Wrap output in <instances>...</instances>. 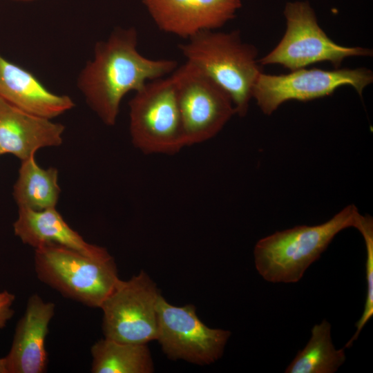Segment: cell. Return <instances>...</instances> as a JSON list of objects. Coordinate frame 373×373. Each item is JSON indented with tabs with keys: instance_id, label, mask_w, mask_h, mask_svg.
Here are the masks:
<instances>
[{
	"instance_id": "obj_1",
	"label": "cell",
	"mask_w": 373,
	"mask_h": 373,
	"mask_svg": "<svg viewBox=\"0 0 373 373\" xmlns=\"http://www.w3.org/2000/svg\"><path fill=\"white\" fill-rule=\"evenodd\" d=\"M137 44L134 27H117L106 39L95 44L93 58L78 75L77 86L86 103L107 126L115 124L126 94L171 74L178 67L172 59L143 56Z\"/></svg>"
},
{
	"instance_id": "obj_2",
	"label": "cell",
	"mask_w": 373,
	"mask_h": 373,
	"mask_svg": "<svg viewBox=\"0 0 373 373\" xmlns=\"http://www.w3.org/2000/svg\"><path fill=\"white\" fill-rule=\"evenodd\" d=\"M361 216L349 204L322 224L296 226L261 238L254 249L258 272L271 283L299 281L340 231L356 228Z\"/></svg>"
},
{
	"instance_id": "obj_3",
	"label": "cell",
	"mask_w": 373,
	"mask_h": 373,
	"mask_svg": "<svg viewBox=\"0 0 373 373\" xmlns=\"http://www.w3.org/2000/svg\"><path fill=\"white\" fill-rule=\"evenodd\" d=\"M179 45L190 63L217 84L230 97L236 114L247 115L252 90L261 73L258 50L242 41L239 30H203Z\"/></svg>"
},
{
	"instance_id": "obj_4",
	"label": "cell",
	"mask_w": 373,
	"mask_h": 373,
	"mask_svg": "<svg viewBox=\"0 0 373 373\" xmlns=\"http://www.w3.org/2000/svg\"><path fill=\"white\" fill-rule=\"evenodd\" d=\"M38 278L64 296L99 307L119 280L111 256L95 258L54 243L35 249Z\"/></svg>"
},
{
	"instance_id": "obj_5",
	"label": "cell",
	"mask_w": 373,
	"mask_h": 373,
	"mask_svg": "<svg viewBox=\"0 0 373 373\" xmlns=\"http://www.w3.org/2000/svg\"><path fill=\"white\" fill-rule=\"evenodd\" d=\"M283 14L285 32L277 46L258 59L261 66L278 64L290 71L321 61L339 68L350 57H372V50L337 44L319 26L316 13L307 1H289Z\"/></svg>"
},
{
	"instance_id": "obj_6",
	"label": "cell",
	"mask_w": 373,
	"mask_h": 373,
	"mask_svg": "<svg viewBox=\"0 0 373 373\" xmlns=\"http://www.w3.org/2000/svg\"><path fill=\"white\" fill-rule=\"evenodd\" d=\"M133 146L145 154L173 155L186 146L171 76L147 82L128 102Z\"/></svg>"
},
{
	"instance_id": "obj_7",
	"label": "cell",
	"mask_w": 373,
	"mask_h": 373,
	"mask_svg": "<svg viewBox=\"0 0 373 373\" xmlns=\"http://www.w3.org/2000/svg\"><path fill=\"white\" fill-rule=\"evenodd\" d=\"M171 75L185 146L213 138L236 115L229 95L190 63L186 61Z\"/></svg>"
},
{
	"instance_id": "obj_8",
	"label": "cell",
	"mask_w": 373,
	"mask_h": 373,
	"mask_svg": "<svg viewBox=\"0 0 373 373\" xmlns=\"http://www.w3.org/2000/svg\"><path fill=\"white\" fill-rule=\"evenodd\" d=\"M160 294L144 271L128 280L119 279L99 307L104 338L137 344L156 340L157 303Z\"/></svg>"
},
{
	"instance_id": "obj_9",
	"label": "cell",
	"mask_w": 373,
	"mask_h": 373,
	"mask_svg": "<svg viewBox=\"0 0 373 373\" xmlns=\"http://www.w3.org/2000/svg\"><path fill=\"white\" fill-rule=\"evenodd\" d=\"M372 82V71L366 68L332 70L303 68L281 75L261 73L254 86L252 98L265 115H270L287 101L305 102L326 97L344 86H352L362 97L363 90Z\"/></svg>"
},
{
	"instance_id": "obj_10",
	"label": "cell",
	"mask_w": 373,
	"mask_h": 373,
	"mask_svg": "<svg viewBox=\"0 0 373 373\" xmlns=\"http://www.w3.org/2000/svg\"><path fill=\"white\" fill-rule=\"evenodd\" d=\"M157 312L156 340L169 358L209 365L222 356L230 331L207 327L196 315L194 305L173 306L160 294Z\"/></svg>"
},
{
	"instance_id": "obj_11",
	"label": "cell",
	"mask_w": 373,
	"mask_h": 373,
	"mask_svg": "<svg viewBox=\"0 0 373 373\" xmlns=\"http://www.w3.org/2000/svg\"><path fill=\"white\" fill-rule=\"evenodd\" d=\"M161 31L188 39L203 30H217L232 20L242 0H142Z\"/></svg>"
},
{
	"instance_id": "obj_12",
	"label": "cell",
	"mask_w": 373,
	"mask_h": 373,
	"mask_svg": "<svg viewBox=\"0 0 373 373\" xmlns=\"http://www.w3.org/2000/svg\"><path fill=\"white\" fill-rule=\"evenodd\" d=\"M53 303L38 294L28 298L23 315L19 320L10 350L5 357L8 373H42L46 370L45 347L50 322L55 314Z\"/></svg>"
},
{
	"instance_id": "obj_13",
	"label": "cell",
	"mask_w": 373,
	"mask_h": 373,
	"mask_svg": "<svg viewBox=\"0 0 373 373\" xmlns=\"http://www.w3.org/2000/svg\"><path fill=\"white\" fill-rule=\"evenodd\" d=\"M64 130L62 124L26 112L0 97V155L11 154L24 160L40 149L61 145Z\"/></svg>"
},
{
	"instance_id": "obj_14",
	"label": "cell",
	"mask_w": 373,
	"mask_h": 373,
	"mask_svg": "<svg viewBox=\"0 0 373 373\" xmlns=\"http://www.w3.org/2000/svg\"><path fill=\"white\" fill-rule=\"evenodd\" d=\"M0 97L26 112L53 119L70 111V96L48 90L31 72L0 54Z\"/></svg>"
},
{
	"instance_id": "obj_15",
	"label": "cell",
	"mask_w": 373,
	"mask_h": 373,
	"mask_svg": "<svg viewBox=\"0 0 373 373\" xmlns=\"http://www.w3.org/2000/svg\"><path fill=\"white\" fill-rule=\"evenodd\" d=\"M13 230L15 235L23 244L35 249L54 243L91 257L111 256L106 249L86 242L66 223L56 208L41 211L18 208V216L13 224Z\"/></svg>"
},
{
	"instance_id": "obj_16",
	"label": "cell",
	"mask_w": 373,
	"mask_h": 373,
	"mask_svg": "<svg viewBox=\"0 0 373 373\" xmlns=\"http://www.w3.org/2000/svg\"><path fill=\"white\" fill-rule=\"evenodd\" d=\"M60 193L56 168L40 167L35 156L21 161L12 191L18 208L34 211L55 208Z\"/></svg>"
},
{
	"instance_id": "obj_17",
	"label": "cell",
	"mask_w": 373,
	"mask_h": 373,
	"mask_svg": "<svg viewBox=\"0 0 373 373\" xmlns=\"http://www.w3.org/2000/svg\"><path fill=\"white\" fill-rule=\"evenodd\" d=\"M93 373H151L153 362L147 344L122 343L104 338L90 349Z\"/></svg>"
},
{
	"instance_id": "obj_18",
	"label": "cell",
	"mask_w": 373,
	"mask_h": 373,
	"mask_svg": "<svg viewBox=\"0 0 373 373\" xmlns=\"http://www.w3.org/2000/svg\"><path fill=\"white\" fill-rule=\"evenodd\" d=\"M345 347L336 349L327 320L314 325L305 347L299 350L285 370L286 373H334L345 361Z\"/></svg>"
},
{
	"instance_id": "obj_19",
	"label": "cell",
	"mask_w": 373,
	"mask_h": 373,
	"mask_svg": "<svg viewBox=\"0 0 373 373\" xmlns=\"http://www.w3.org/2000/svg\"><path fill=\"white\" fill-rule=\"evenodd\" d=\"M363 237L366 248L365 274L367 293L364 310L356 323V330L347 342L345 348L350 347L361 330L373 316V220L370 215L361 216L356 228Z\"/></svg>"
},
{
	"instance_id": "obj_20",
	"label": "cell",
	"mask_w": 373,
	"mask_h": 373,
	"mask_svg": "<svg viewBox=\"0 0 373 373\" xmlns=\"http://www.w3.org/2000/svg\"><path fill=\"white\" fill-rule=\"evenodd\" d=\"M15 300V296L13 294L6 290L0 292V332L14 316L12 305Z\"/></svg>"
},
{
	"instance_id": "obj_21",
	"label": "cell",
	"mask_w": 373,
	"mask_h": 373,
	"mask_svg": "<svg viewBox=\"0 0 373 373\" xmlns=\"http://www.w3.org/2000/svg\"><path fill=\"white\" fill-rule=\"evenodd\" d=\"M0 373H8L5 357L0 358Z\"/></svg>"
},
{
	"instance_id": "obj_22",
	"label": "cell",
	"mask_w": 373,
	"mask_h": 373,
	"mask_svg": "<svg viewBox=\"0 0 373 373\" xmlns=\"http://www.w3.org/2000/svg\"><path fill=\"white\" fill-rule=\"evenodd\" d=\"M11 1H16V2L27 3V2H32V1H35L38 0H11Z\"/></svg>"
}]
</instances>
